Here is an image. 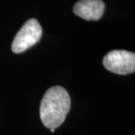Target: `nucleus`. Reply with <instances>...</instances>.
<instances>
[{
	"label": "nucleus",
	"instance_id": "1",
	"mask_svg": "<svg viewBox=\"0 0 135 135\" xmlns=\"http://www.w3.org/2000/svg\"><path fill=\"white\" fill-rule=\"evenodd\" d=\"M71 100L69 92L61 86H55L46 91L40 106V117L47 128L59 127L70 110Z\"/></svg>",
	"mask_w": 135,
	"mask_h": 135
},
{
	"label": "nucleus",
	"instance_id": "2",
	"mask_svg": "<svg viewBox=\"0 0 135 135\" xmlns=\"http://www.w3.org/2000/svg\"><path fill=\"white\" fill-rule=\"evenodd\" d=\"M42 35V28L35 18H31L24 24L14 38L12 44L13 53L20 54L33 47Z\"/></svg>",
	"mask_w": 135,
	"mask_h": 135
},
{
	"label": "nucleus",
	"instance_id": "3",
	"mask_svg": "<svg viewBox=\"0 0 135 135\" xmlns=\"http://www.w3.org/2000/svg\"><path fill=\"white\" fill-rule=\"evenodd\" d=\"M103 65L115 74H131L135 70V55L126 50H112L103 59Z\"/></svg>",
	"mask_w": 135,
	"mask_h": 135
},
{
	"label": "nucleus",
	"instance_id": "4",
	"mask_svg": "<svg viewBox=\"0 0 135 135\" xmlns=\"http://www.w3.org/2000/svg\"><path fill=\"white\" fill-rule=\"evenodd\" d=\"M104 8L102 0H79L73 7V12L85 20H98L104 14Z\"/></svg>",
	"mask_w": 135,
	"mask_h": 135
},
{
	"label": "nucleus",
	"instance_id": "5",
	"mask_svg": "<svg viewBox=\"0 0 135 135\" xmlns=\"http://www.w3.org/2000/svg\"><path fill=\"white\" fill-rule=\"evenodd\" d=\"M49 130H50L51 133H55V128H49Z\"/></svg>",
	"mask_w": 135,
	"mask_h": 135
}]
</instances>
